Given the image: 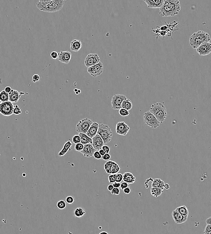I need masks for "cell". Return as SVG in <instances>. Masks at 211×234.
<instances>
[{"label":"cell","instance_id":"1","mask_svg":"<svg viewBox=\"0 0 211 234\" xmlns=\"http://www.w3.org/2000/svg\"><path fill=\"white\" fill-rule=\"evenodd\" d=\"M181 7L179 0H165L159 8V14L162 17L174 16L179 14Z\"/></svg>","mask_w":211,"mask_h":234},{"label":"cell","instance_id":"2","mask_svg":"<svg viewBox=\"0 0 211 234\" xmlns=\"http://www.w3.org/2000/svg\"><path fill=\"white\" fill-rule=\"evenodd\" d=\"M64 4V0H51L44 2H39L37 4V6L40 11L53 13L61 10Z\"/></svg>","mask_w":211,"mask_h":234},{"label":"cell","instance_id":"3","mask_svg":"<svg viewBox=\"0 0 211 234\" xmlns=\"http://www.w3.org/2000/svg\"><path fill=\"white\" fill-rule=\"evenodd\" d=\"M210 40V36L207 33L199 31L191 36L189 39V44L193 48L196 49L201 45L209 43Z\"/></svg>","mask_w":211,"mask_h":234},{"label":"cell","instance_id":"4","mask_svg":"<svg viewBox=\"0 0 211 234\" xmlns=\"http://www.w3.org/2000/svg\"><path fill=\"white\" fill-rule=\"evenodd\" d=\"M150 111L156 117L160 123H163L167 118V109L163 103H157L152 105Z\"/></svg>","mask_w":211,"mask_h":234},{"label":"cell","instance_id":"5","mask_svg":"<svg viewBox=\"0 0 211 234\" xmlns=\"http://www.w3.org/2000/svg\"><path fill=\"white\" fill-rule=\"evenodd\" d=\"M97 134L102 138L104 144H107L111 142L113 136V133L111 128L108 125L99 124Z\"/></svg>","mask_w":211,"mask_h":234},{"label":"cell","instance_id":"6","mask_svg":"<svg viewBox=\"0 0 211 234\" xmlns=\"http://www.w3.org/2000/svg\"><path fill=\"white\" fill-rule=\"evenodd\" d=\"M143 119L145 123L152 129H157L160 125L159 121L150 111L144 114Z\"/></svg>","mask_w":211,"mask_h":234},{"label":"cell","instance_id":"7","mask_svg":"<svg viewBox=\"0 0 211 234\" xmlns=\"http://www.w3.org/2000/svg\"><path fill=\"white\" fill-rule=\"evenodd\" d=\"M93 122L88 118L83 119L79 121L76 126V131L78 133H83L86 134Z\"/></svg>","mask_w":211,"mask_h":234},{"label":"cell","instance_id":"8","mask_svg":"<svg viewBox=\"0 0 211 234\" xmlns=\"http://www.w3.org/2000/svg\"><path fill=\"white\" fill-rule=\"evenodd\" d=\"M15 105L13 102H1L0 104V113L3 115L9 116L13 114Z\"/></svg>","mask_w":211,"mask_h":234},{"label":"cell","instance_id":"9","mask_svg":"<svg viewBox=\"0 0 211 234\" xmlns=\"http://www.w3.org/2000/svg\"><path fill=\"white\" fill-rule=\"evenodd\" d=\"M104 169L107 174H113L119 173L120 170V167L119 165L115 162L112 160H108L104 164Z\"/></svg>","mask_w":211,"mask_h":234},{"label":"cell","instance_id":"10","mask_svg":"<svg viewBox=\"0 0 211 234\" xmlns=\"http://www.w3.org/2000/svg\"><path fill=\"white\" fill-rule=\"evenodd\" d=\"M127 97L123 94H114L112 98V108L115 110L120 109L122 108V104Z\"/></svg>","mask_w":211,"mask_h":234},{"label":"cell","instance_id":"11","mask_svg":"<svg viewBox=\"0 0 211 234\" xmlns=\"http://www.w3.org/2000/svg\"><path fill=\"white\" fill-rule=\"evenodd\" d=\"M103 71V64L100 61L93 66L87 68L88 73L90 75L94 77L99 76L102 74Z\"/></svg>","mask_w":211,"mask_h":234},{"label":"cell","instance_id":"12","mask_svg":"<svg viewBox=\"0 0 211 234\" xmlns=\"http://www.w3.org/2000/svg\"><path fill=\"white\" fill-rule=\"evenodd\" d=\"M100 62V58L97 54H90L86 57L84 64L87 68L97 64Z\"/></svg>","mask_w":211,"mask_h":234},{"label":"cell","instance_id":"13","mask_svg":"<svg viewBox=\"0 0 211 234\" xmlns=\"http://www.w3.org/2000/svg\"><path fill=\"white\" fill-rule=\"evenodd\" d=\"M130 128L124 122H119L116 126V133L121 136H126L129 132Z\"/></svg>","mask_w":211,"mask_h":234},{"label":"cell","instance_id":"14","mask_svg":"<svg viewBox=\"0 0 211 234\" xmlns=\"http://www.w3.org/2000/svg\"><path fill=\"white\" fill-rule=\"evenodd\" d=\"M197 52L201 56L209 55L211 53V43L209 42L201 45L196 49Z\"/></svg>","mask_w":211,"mask_h":234},{"label":"cell","instance_id":"15","mask_svg":"<svg viewBox=\"0 0 211 234\" xmlns=\"http://www.w3.org/2000/svg\"><path fill=\"white\" fill-rule=\"evenodd\" d=\"M96 150L92 146V143H90L84 145L83 149L81 152L85 157L90 158L93 156Z\"/></svg>","mask_w":211,"mask_h":234},{"label":"cell","instance_id":"16","mask_svg":"<svg viewBox=\"0 0 211 234\" xmlns=\"http://www.w3.org/2000/svg\"><path fill=\"white\" fill-rule=\"evenodd\" d=\"M58 60L63 63L68 64L72 57V54L69 51H60L59 52Z\"/></svg>","mask_w":211,"mask_h":234},{"label":"cell","instance_id":"17","mask_svg":"<svg viewBox=\"0 0 211 234\" xmlns=\"http://www.w3.org/2000/svg\"><path fill=\"white\" fill-rule=\"evenodd\" d=\"M92 144L94 148L97 150H100L104 145V142L99 134H97L92 138Z\"/></svg>","mask_w":211,"mask_h":234},{"label":"cell","instance_id":"18","mask_svg":"<svg viewBox=\"0 0 211 234\" xmlns=\"http://www.w3.org/2000/svg\"><path fill=\"white\" fill-rule=\"evenodd\" d=\"M172 217L175 222L177 224L183 223L186 222L188 218L184 216L176 209L173 210L172 212Z\"/></svg>","mask_w":211,"mask_h":234},{"label":"cell","instance_id":"19","mask_svg":"<svg viewBox=\"0 0 211 234\" xmlns=\"http://www.w3.org/2000/svg\"><path fill=\"white\" fill-rule=\"evenodd\" d=\"M149 8H160L164 4L165 0H144Z\"/></svg>","mask_w":211,"mask_h":234},{"label":"cell","instance_id":"20","mask_svg":"<svg viewBox=\"0 0 211 234\" xmlns=\"http://www.w3.org/2000/svg\"><path fill=\"white\" fill-rule=\"evenodd\" d=\"M99 124L97 122H93L88 129L87 135L90 138H92L97 134Z\"/></svg>","mask_w":211,"mask_h":234},{"label":"cell","instance_id":"21","mask_svg":"<svg viewBox=\"0 0 211 234\" xmlns=\"http://www.w3.org/2000/svg\"><path fill=\"white\" fill-rule=\"evenodd\" d=\"M22 92L19 93L18 91L12 89V91L9 93V101L13 103H17L19 100L22 95Z\"/></svg>","mask_w":211,"mask_h":234},{"label":"cell","instance_id":"22","mask_svg":"<svg viewBox=\"0 0 211 234\" xmlns=\"http://www.w3.org/2000/svg\"><path fill=\"white\" fill-rule=\"evenodd\" d=\"M82 47V42L80 40L74 39L71 42L70 48L72 51L78 52Z\"/></svg>","mask_w":211,"mask_h":234},{"label":"cell","instance_id":"23","mask_svg":"<svg viewBox=\"0 0 211 234\" xmlns=\"http://www.w3.org/2000/svg\"><path fill=\"white\" fill-rule=\"evenodd\" d=\"M72 146V143L70 140H68L64 143L63 149L58 153V156L60 157L64 156L69 150H71V147Z\"/></svg>","mask_w":211,"mask_h":234},{"label":"cell","instance_id":"24","mask_svg":"<svg viewBox=\"0 0 211 234\" xmlns=\"http://www.w3.org/2000/svg\"><path fill=\"white\" fill-rule=\"evenodd\" d=\"M123 180L129 184H133L136 181V177L131 173L127 172L123 175Z\"/></svg>","mask_w":211,"mask_h":234},{"label":"cell","instance_id":"25","mask_svg":"<svg viewBox=\"0 0 211 234\" xmlns=\"http://www.w3.org/2000/svg\"><path fill=\"white\" fill-rule=\"evenodd\" d=\"M164 183L163 181L159 178L155 179L152 181L151 186L152 187H155V188H159L163 190L164 189Z\"/></svg>","mask_w":211,"mask_h":234},{"label":"cell","instance_id":"26","mask_svg":"<svg viewBox=\"0 0 211 234\" xmlns=\"http://www.w3.org/2000/svg\"><path fill=\"white\" fill-rule=\"evenodd\" d=\"M79 136L81 137V143L83 145H85L88 143H91L92 142V138H90L88 136L87 134L83 133H79Z\"/></svg>","mask_w":211,"mask_h":234},{"label":"cell","instance_id":"27","mask_svg":"<svg viewBox=\"0 0 211 234\" xmlns=\"http://www.w3.org/2000/svg\"><path fill=\"white\" fill-rule=\"evenodd\" d=\"M150 192H151V194L154 197H158L162 194L163 191V190L160 188L152 187L150 190Z\"/></svg>","mask_w":211,"mask_h":234},{"label":"cell","instance_id":"28","mask_svg":"<svg viewBox=\"0 0 211 234\" xmlns=\"http://www.w3.org/2000/svg\"><path fill=\"white\" fill-rule=\"evenodd\" d=\"M176 210L178 211L180 213L183 215L185 217L188 218L189 215V211L185 206L182 205L176 208Z\"/></svg>","mask_w":211,"mask_h":234},{"label":"cell","instance_id":"29","mask_svg":"<svg viewBox=\"0 0 211 234\" xmlns=\"http://www.w3.org/2000/svg\"><path fill=\"white\" fill-rule=\"evenodd\" d=\"M85 213V211L82 207L77 208L74 211L75 216L78 218L83 217Z\"/></svg>","mask_w":211,"mask_h":234},{"label":"cell","instance_id":"30","mask_svg":"<svg viewBox=\"0 0 211 234\" xmlns=\"http://www.w3.org/2000/svg\"><path fill=\"white\" fill-rule=\"evenodd\" d=\"M122 108H125L128 110H130L132 108V104L131 101L129 99L124 100L122 104Z\"/></svg>","mask_w":211,"mask_h":234},{"label":"cell","instance_id":"31","mask_svg":"<svg viewBox=\"0 0 211 234\" xmlns=\"http://www.w3.org/2000/svg\"><path fill=\"white\" fill-rule=\"evenodd\" d=\"M0 100L2 102L9 101V94L5 91H2L0 93Z\"/></svg>","mask_w":211,"mask_h":234},{"label":"cell","instance_id":"32","mask_svg":"<svg viewBox=\"0 0 211 234\" xmlns=\"http://www.w3.org/2000/svg\"><path fill=\"white\" fill-rule=\"evenodd\" d=\"M57 207L59 208V209H65L67 206V204H66V202H65V201L63 200H60L59 201H58L57 203Z\"/></svg>","mask_w":211,"mask_h":234},{"label":"cell","instance_id":"33","mask_svg":"<svg viewBox=\"0 0 211 234\" xmlns=\"http://www.w3.org/2000/svg\"><path fill=\"white\" fill-rule=\"evenodd\" d=\"M119 114L121 116L126 117L128 116L129 115V112L128 110H127V109L121 108L119 109Z\"/></svg>","mask_w":211,"mask_h":234},{"label":"cell","instance_id":"34","mask_svg":"<svg viewBox=\"0 0 211 234\" xmlns=\"http://www.w3.org/2000/svg\"><path fill=\"white\" fill-rule=\"evenodd\" d=\"M84 145L81 143L75 144L74 147V150L77 152H81L83 149Z\"/></svg>","mask_w":211,"mask_h":234},{"label":"cell","instance_id":"35","mask_svg":"<svg viewBox=\"0 0 211 234\" xmlns=\"http://www.w3.org/2000/svg\"><path fill=\"white\" fill-rule=\"evenodd\" d=\"M117 174H110V175L109 176L108 179H109V181L110 183H114V182L116 181L117 175Z\"/></svg>","mask_w":211,"mask_h":234},{"label":"cell","instance_id":"36","mask_svg":"<svg viewBox=\"0 0 211 234\" xmlns=\"http://www.w3.org/2000/svg\"><path fill=\"white\" fill-rule=\"evenodd\" d=\"M22 113V110L21 108L18 105H15L14 111H13V114L15 115H20Z\"/></svg>","mask_w":211,"mask_h":234},{"label":"cell","instance_id":"37","mask_svg":"<svg viewBox=\"0 0 211 234\" xmlns=\"http://www.w3.org/2000/svg\"><path fill=\"white\" fill-rule=\"evenodd\" d=\"M72 140L73 142L75 144L81 143V137H80L79 135H75L73 137Z\"/></svg>","mask_w":211,"mask_h":234},{"label":"cell","instance_id":"38","mask_svg":"<svg viewBox=\"0 0 211 234\" xmlns=\"http://www.w3.org/2000/svg\"><path fill=\"white\" fill-rule=\"evenodd\" d=\"M74 201V198L73 196H69L66 198V202L70 205L73 204Z\"/></svg>","mask_w":211,"mask_h":234},{"label":"cell","instance_id":"39","mask_svg":"<svg viewBox=\"0 0 211 234\" xmlns=\"http://www.w3.org/2000/svg\"><path fill=\"white\" fill-rule=\"evenodd\" d=\"M111 193L112 194H114V195H119L120 193V189L118 188L114 187V189L111 191Z\"/></svg>","mask_w":211,"mask_h":234},{"label":"cell","instance_id":"40","mask_svg":"<svg viewBox=\"0 0 211 234\" xmlns=\"http://www.w3.org/2000/svg\"><path fill=\"white\" fill-rule=\"evenodd\" d=\"M93 156L97 160H100V159H102V157L100 153L99 150H96L95 151L94 154H93Z\"/></svg>","mask_w":211,"mask_h":234},{"label":"cell","instance_id":"41","mask_svg":"<svg viewBox=\"0 0 211 234\" xmlns=\"http://www.w3.org/2000/svg\"><path fill=\"white\" fill-rule=\"evenodd\" d=\"M59 54L56 51H53L50 53V56L52 59H54V60H56L58 58Z\"/></svg>","mask_w":211,"mask_h":234},{"label":"cell","instance_id":"42","mask_svg":"<svg viewBox=\"0 0 211 234\" xmlns=\"http://www.w3.org/2000/svg\"><path fill=\"white\" fill-rule=\"evenodd\" d=\"M117 175L116 182H120L121 183L122 181L123 180V174L117 173Z\"/></svg>","mask_w":211,"mask_h":234},{"label":"cell","instance_id":"43","mask_svg":"<svg viewBox=\"0 0 211 234\" xmlns=\"http://www.w3.org/2000/svg\"><path fill=\"white\" fill-rule=\"evenodd\" d=\"M40 76L37 74H34L33 75L32 77V82L35 83V82H38L40 80Z\"/></svg>","mask_w":211,"mask_h":234},{"label":"cell","instance_id":"44","mask_svg":"<svg viewBox=\"0 0 211 234\" xmlns=\"http://www.w3.org/2000/svg\"><path fill=\"white\" fill-rule=\"evenodd\" d=\"M111 158V155L110 153H105V154L102 157V159L103 160L106 161L109 160Z\"/></svg>","mask_w":211,"mask_h":234},{"label":"cell","instance_id":"45","mask_svg":"<svg viewBox=\"0 0 211 234\" xmlns=\"http://www.w3.org/2000/svg\"><path fill=\"white\" fill-rule=\"evenodd\" d=\"M130 186L129 185V183H127V182L124 181L122 182L121 184V186H120V188L122 190H124V189L127 188V187H129Z\"/></svg>","mask_w":211,"mask_h":234},{"label":"cell","instance_id":"46","mask_svg":"<svg viewBox=\"0 0 211 234\" xmlns=\"http://www.w3.org/2000/svg\"><path fill=\"white\" fill-rule=\"evenodd\" d=\"M208 232H211V225L209 224H207V225L205 227V230H204V232L203 233L204 234H206Z\"/></svg>","mask_w":211,"mask_h":234},{"label":"cell","instance_id":"47","mask_svg":"<svg viewBox=\"0 0 211 234\" xmlns=\"http://www.w3.org/2000/svg\"><path fill=\"white\" fill-rule=\"evenodd\" d=\"M102 149L105 151L106 153H110L111 149H110V147L109 146H106V145H104V146L102 147Z\"/></svg>","mask_w":211,"mask_h":234},{"label":"cell","instance_id":"48","mask_svg":"<svg viewBox=\"0 0 211 234\" xmlns=\"http://www.w3.org/2000/svg\"><path fill=\"white\" fill-rule=\"evenodd\" d=\"M123 191H124V193L128 194H129L131 192V188H130L129 187L125 188V189H124Z\"/></svg>","mask_w":211,"mask_h":234},{"label":"cell","instance_id":"49","mask_svg":"<svg viewBox=\"0 0 211 234\" xmlns=\"http://www.w3.org/2000/svg\"><path fill=\"white\" fill-rule=\"evenodd\" d=\"M121 183L120 182H116H116H114L113 183V185L114 187L119 188V187H120V186H121Z\"/></svg>","mask_w":211,"mask_h":234},{"label":"cell","instance_id":"50","mask_svg":"<svg viewBox=\"0 0 211 234\" xmlns=\"http://www.w3.org/2000/svg\"><path fill=\"white\" fill-rule=\"evenodd\" d=\"M12 88H11V87H9V86L5 87V91L8 93H10V92H11V91H12Z\"/></svg>","mask_w":211,"mask_h":234},{"label":"cell","instance_id":"51","mask_svg":"<svg viewBox=\"0 0 211 234\" xmlns=\"http://www.w3.org/2000/svg\"><path fill=\"white\" fill-rule=\"evenodd\" d=\"M114 186H113V185H112V184H111V185H109V186H108V187H107V189H108V190L109 191H111L112 190H113V189H114Z\"/></svg>","mask_w":211,"mask_h":234},{"label":"cell","instance_id":"52","mask_svg":"<svg viewBox=\"0 0 211 234\" xmlns=\"http://www.w3.org/2000/svg\"><path fill=\"white\" fill-rule=\"evenodd\" d=\"M99 151L100 153V154L102 155V156H103V155H104V154H105V153H106L105 151H104V150L102 149L100 150H99Z\"/></svg>","mask_w":211,"mask_h":234},{"label":"cell","instance_id":"53","mask_svg":"<svg viewBox=\"0 0 211 234\" xmlns=\"http://www.w3.org/2000/svg\"><path fill=\"white\" fill-rule=\"evenodd\" d=\"M170 188V185H169L168 183H165V184H164V188H165V189L168 190V189H169Z\"/></svg>","mask_w":211,"mask_h":234},{"label":"cell","instance_id":"54","mask_svg":"<svg viewBox=\"0 0 211 234\" xmlns=\"http://www.w3.org/2000/svg\"><path fill=\"white\" fill-rule=\"evenodd\" d=\"M39 1L40 2H49V1H51V0H39Z\"/></svg>","mask_w":211,"mask_h":234},{"label":"cell","instance_id":"55","mask_svg":"<svg viewBox=\"0 0 211 234\" xmlns=\"http://www.w3.org/2000/svg\"><path fill=\"white\" fill-rule=\"evenodd\" d=\"M109 234L108 232H101L100 233V234Z\"/></svg>","mask_w":211,"mask_h":234},{"label":"cell","instance_id":"56","mask_svg":"<svg viewBox=\"0 0 211 234\" xmlns=\"http://www.w3.org/2000/svg\"><path fill=\"white\" fill-rule=\"evenodd\" d=\"M74 91L75 92H77V91H78V89H74Z\"/></svg>","mask_w":211,"mask_h":234},{"label":"cell","instance_id":"57","mask_svg":"<svg viewBox=\"0 0 211 234\" xmlns=\"http://www.w3.org/2000/svg\"><path fill=\"white\" fill-rule=\"evenodd\" d=\"M78 92H79V94L81 93V91L80 90H78Z\"/></svg>","mask_w":211,"mask_h":234},{"label":"cell","instance_id":"58","mask_svg":"<svg viewBox=\"0 0 211 234\" xmlns=\"http://www.w3.org/2000/svg\"><path fill=\"white\" fill-rule=\"evenodd\" d=\"M26 176V174H25V173H24V174H23V177H25V176Z\"/></svg>","mask_w":211,"mask_h":234},{"label":"cell","instance_id":"59","mask_svg":"<svg viewBox=\"0 0 211 234\" xmlns=\"http://www.w3.org/2000/svg\"><path fill=\"white\" fill-rule=\"evenodd\" d=\"M75 94L76 95H78L79 94V93L78 92V91H77V92H75Z\"/></svg>","mask_w":211,"mask_h":234},{"label":"cell","instance_id":"60","mask_svg":"<svg viewBox=\"0 0 211 234\" xmlns=\"http://www.w3.org/2000/svg\"><path fill=\"white\" fill-rule=\"evenodd\" d=\"M206 234H211V232H208Z\"/></svg>","mask_w":211,"mask_h":234},{"label":"cell","instance_id":"61","mask_svg":"<svg viewBox=\"0 0 211 234\" xmlns=\"http://www.w3.org/2000/svg\"><path fill=\"white\" fill-rule=\"evenodd\" d=\"M64 1H66V0H64Z\"/></svg>","mask_w":211,"mask_h":234}]
</instances>
